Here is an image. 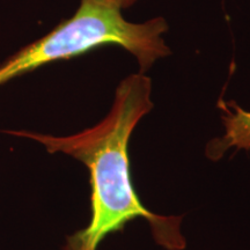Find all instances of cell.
Masks as SVG:
<instances>
[{
  "label": "cell",
  "instance_id": "3957f363",
  "mask_svg": "<svg viewBox=\"0 0 250 250\" xmlns=\"http://www.w3.org/2000/svg\"><path fill=\"white\" fill-rule=\"evenodd\" d=\"M225 134L208 144L206 154L217 160L229 148L250 149V111L243 110L234 102H221Z\"/></svg>",
  "mask_w": 250,
  "mask_h": 250
},
{
  "label": "cell",
  "instance_id": "277c9868",
  "mask_svg": "<svg viewBox=\"0 0 250 250\" xmlns=\"http://www.w3.org/2000/svg\"><path fill=\"white\" fill-rule=\"evenodd\" d=\"M105 2L109 5L114 6V7H116L118 9H126V8H130L131 6L136 4L137 0H104Z\"/></svg>",
  "mask_w": 250,
  "mask_h": 250
},
{
  "label": "cell",
  "instance_id": "7a4b0ae2",
  "mask_svg": "<svg viewBox=\"0 0 250 250\" xmlns=\"http://www.w3.org/2000/svg\"><path fill=\"white\" fill-rule=\"evenodd\" d=\"M167 30L164 18L132 23L125 20L121 9L104 0H81L73 17L0 65V86L49 62L78 57L107 45L129 51L144 73L158 59L170 55L162 37Z\"/></svg>",
  "mask_w": 250,
  "mask_h": 250
},
{
  "label": "cell",
  "instance_id": "6da1fadb",
  "mask_svg": "<svg viewBox=\"0 0 250 250\" xmlns=\"http://www.w3.org/2000/svg\"><path fill=\"white\" fill-rule=\"evenodd\" d=\"M152 81L131 74L121 81L109 114L95 125L66 137L8 131L7 133L42 144L50 153H64L88 168L90 177V220L83 229L66 237L62 250H98L110 234L124 230L137 218L147 221L154 241L166 250H183L182 215L153 213L134 191L130 173L129 142L134 127L151 112Z\"/></svg>",
  "mask_w": 250,
  "mask_h": 250
}]
</instances>
